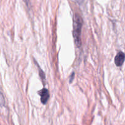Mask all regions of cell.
Masks as SVG:
<instances>
[{
  "mask_svg": "<svg viewBox=\"0 0 125 125\" xmlns=\"http://www.w3.org/2000/svg\"><path fill=\"white\" fill-rule=\"evenodd\" d=\"M83 19L78 13H74L73 16V35L74 43L78 48L81 46V29L83 26Z\"/></svg>",
  "mask_w": 125,
  "mask_h": 125,
  "instance_id": "6da1fadb",
  "label": "cell"
},
{
  "mask_svg": "<svg viewBox=\"0 0 125 125\" xmlns=\"http://www.w3.org/2000/svg\"><path fill=\"white\" fill-rule=\"evenodd\" d=\"M39 94L40 95V100L42 104H46L50 98V93L46 88H43L39 91Z\"/></svg>",
  "mask_w": 125,
  "mask_h": 125,
  "instance_id": "7a4b0ae2",
  "label": "cell"
},
{
  "mask_svg": "<svg viewBox=\"0 0 125 125\" xmlns=\"http://www.w3.org/2000/svg\"><path fill=\"white\" fill-rule=\"evenodd\" d=\"M125 54L122 51H120L117 53L114 59L115 64L117 66H122L125 61Z\"/></svg>",
  "mask_w": 125,
  "mask_h": 125,
  "instance_id": "3957f363",
  "label": "cell"
},
{
  "mask_svg": "<svg viewBox=\"0 0 125 125\" xmlns=\"http://www.w3.org/2000/svg\"><path fill=\"white\" fill-rule=\"evenodd\" d=\"M5 104V100L4 97L3 93L1 91V88H0V107L4 106Z\"/></svg>",
  "mask_w": 125,
  "mask_h": 125,
  "instance_id": "277c9868",
  "label": "cell"
},
{
  "mask_svg": "<svg viewBox=\"0 0 125 125\" xmlns=\"http://www.w3.org/2000/svg\"><path fill=\"white\" fill-rule=\"evenodd\" d=\"M39 72H40V77H41L42 79H45V73L43 72V71L39 68Z\"/></svg>",
  "mask_w": 125,
  "mask_h": 125,
  "instance_id": "5b68a950",
  "label": "cell"
},
{
  "mask_svg": "<svg viewBox=\"0 0 125 125\" xmlns=\"http://www.w3.org/2000/svg\"><path fill=\"white\" fill-rule=\"evenodd\" d=\"M74 73H73L72 74V76L71 75L70 78V83H72V82H73V78H74Z\"/></svg>",
  "mask_w": 125,
  "mask_h": 125,
  "instance_id": "8992f818",
  "label": "cell"
},
{
  "mask_svg": "<svg viewBox=\"0 0 125 125\" xmlns=\"http://www.w3.org/2000/svg\"><path fill=\"white\" fill-rule=\"evenodd\" d=\"M24 2H25V3L26 4L27 6H29V1H30V0H24Z\"/></svg>",
  "mask_w": 125,
  "mask_h": 125,
  "instance_id": "52a82bcc",
  "label": "cell"
}]
</instances>
